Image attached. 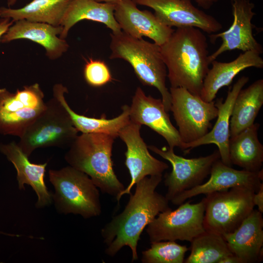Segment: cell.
Segmentation results:
<instances>
[{
    "instance_id": "6da1fadb",
    "label": "cell",
    "mask_w": 263,
    "mask_h": 263,
    "mask_svg": "<svg viewBox=\"0 0 263 263\" xmlns=\"http://www.w3.org/2000/svg\"><path fill=\"white\" fill-rule=\"evenodd\" d=\"M162 180V175H153L137 182L123 210L101 229L108 256L114 257L127 246L132 251V262L138 260L137 247L143 231L160 213L171 208L166 196L156 191Z\"/></svg>"
},
{
    "instance_id": "7a4b0ae2",
    "label": "cell",
    "mask_w": 263,
    "mask_h": 263,
    "mask_svg": "<svg viewBox=\"0 0 263 263\" xmlns=\"http://www.w3.org/2000/svg\"><path fill=\"white\" fill-rule=\"evenodd\" d=\"M160 48L170 87L183 88L200 96L210 64L207 38L202 31L177 28Z\"/></svg>"
},
{
    "instance_id": "3957f363",
    "label": "cell",
    "mask_w": 263,
    "mask_h": 263,
    "mask_svg": "<svg viewBox=\"0 0 263 263\" xmlns=\"http://www.w3.org/2000/svg\"><path fill=\"white\" fill-rule=\"evenodd\" d=\"M115 139L106 134L82 133L69 147L65 159L69 166L89 176L101 192L116 198L125 187L113 169Z\"/></svg>"
},
{
    "instance_id": "277c9868",
    "label": "cell",
    "mask_w": 263,
    "mask_h": 263,
    "mask_svg": "<svg viewBox=\"0 0 263 263\" xmlns=\"http://www.w3.org/2000/svg\"><path fill=\"white\" fill-rule=\"evenodd\" d=\"M110 59H123L132 67L140 81L156 88L162 96L166 111L171 107V95L166 86L167 70L160 46L141 38H133L124 32L111 33Z\"/></svg>"
},
{
    "instance_id": "5b68a950",
    "label": "cell",
    "mask_w": 263,
    "mask_h": 263,
    "mask_svg": "<svg viewBox=\"0 0 263 263\" xmlns=\"http://www.w3.org/2000/svg\"><path fill=\"white\" fill-rule=\"evenodd\" d=\"M49 175L55 189L52 197L58 210L85 219L101 215L98 188L86 174L69 166L59 170L50 169Z\"/></svg>"
},
{
    "instance_id": "8992f818",
    "label": "cell",
    "mask_w": 263,
    "mask_h": 263,
    "mask_svg": "<svg viewBox=\"0 0 263 263\" xmlns=\"http://www.w3.org/2000/svg\"><path fill=\"white\" fill-rule=\"evenodd\" d=\"M69 113L55 96L46 102V108L26 128L18 143L29 157L37 149L69 147L78 135Z\"/></svg>"
},
{
    "instance_id": "52a82bcc",
    "label": "cell",
    "mask_w": 263,
    "mask_h": 263,
    "mask_svg": "<svg viewBox=\"0 0 263 263\" xmlns=\"http://www.w3.org/2000/svg\"><path fill=\"white\" fill-rule=\"evenodd\" d=\"M255 193L251 188L238 187L207 195L206 231L223 235L236 230L254 209Z\"/></svg>"
},
{
    "instance_id": "ba28073f",
    "label": "cell",
    "mask_w": 263,
    "mask_h": 263,
    "mask_svg": "<svg viewBox=\"0 0 263 263\" xmlns=\"http://www.w3.org/2000/svg\"><path fill=\"white\" fill-rule=\"evenodd\" d=\"M44 96L38 83L15 93L0 89V134L19 138L45 109Z\"/></svg>"
},
{
    "instance_id": "9c48e42d",
    "label": "cell",
    "mask_w": 263,
    "mask_h": 263,
    "mask_svg": "<svg viewBox=\"0 0 263 263\" xmlns=\"http://www.w3.org/2000/svg\"><path fill=\"white\" fill-rule=\"evenodd\" d=\"M179 207L160 213L146 229L150 243L192 240L206 231L204 217L205 197L196 204L183 203Z\"/></svg>"
},
{
    "instance_id": "30bf717a",
    "label": "cell",
    "mask_w": 263,
    "mask_h": 263,
    "mask_svg": "<svg viewBox=\"0 0 263 263\" xmlns=\"http://www.w3.org/2000/svg\"><path fill=\"white\" fill-rule=\"evenodd\" d=\"M170 110L185 143L196 141L205 135L211 122L218 115L214 101L207 102L185 88L170 87Z\"/></svg>"
},
{
    "instance_id": "8fae6325",
    "label": "cell",
    "mask_w": 263,
    "mask_h": 263,
    "mask_svg": "<svg viewBox=\"0 0 263 263\" xmlns=\"http://www.w3.org/2000/svg\"><path fill=\"white\" fill-rule=\"evenodd\" d=\"M148 147L171 165L172 170L166 174L164 181L167 188L165 196L169 202L184 191L202 184L210 174L213 163L220 159L218 150L207 156L186 158L176 154L174 149L169 147L159 149L150 145Z\"/></svg>"
},
{
    "instance_id": "7c38bea8",
    "label": "cell",
    "mask_w": 263,
    "mask_h": 263,
    "mask_svg": "<svg viewBox=\"0 0 263 263\" xmlns=\"http://www.w3.org/2000/svg\"><path fill=\"white\" fill-rule=\"evenodd\" d=\"M141 126L130 121L118 134L126 146L125 164L129 170L131 181L116 198L118 203L124 195L131 193L132 188L137 182L146 176L162 175L169 167L150 153L140 134Z\"/></svg>"
},
{
    "instance_id": "4fadbf2b",
    "label": "cell",
    "mask_w": 263,
    "mask_h": 263,
    "mask_svg": "<svg viewBox=\"0 0 263 263\" xmlns=\"http://www.w3.org/2000/svg\"><path fill=\"white\" fill-rule=\"evenodd\" d=\"M152 9L164 24L177 28L195 27L208 34L217 33L222 24L214 17L195 7L191 0H132Z\"/></svg>"
},
{
    "instance_id": "5bb4252c",
    "label": "cell",
    "mask_w": 263,
    "mask_h": 263,
    "mask_svg": "<svg viewBox=\"0 0 263 263\" xmlns=\"http://www.w3.org/2000/svg\"><path fill=\"white\" fill-rule=\"evenodd\" d=\"M233 20L231 26L223 32L209 35L211 41L218 38L222 41L220 47L208 56L210 64L225 52L240 50L243 52L252 51L261 54L262 45L255 38L251 20L255 15L254 4L249 0H230Z\"/></svg>"
},
{
    "instance_id": "9a60e30c",
    "label": "cell",
    "mask_w": 263,
    "mask_h": 263,
    "mask_svg": "<svg viewBox=\"0 0 263 263\" xmlns=\"http://www.w3.org/2000/svg\"><path fill=\"white\" fill-rule=\"evenodd\" d=\"M130 121L149 127L162 136L169 147L182 150V142L178 130L171 122L162 99L146 95L140 87H137L130 106Z\"/></svg>"
},
{
    "instance_id": "2e32d148",
    "label": "cell",
    "mask_w": 263,
    "mask_h": 263,
    "mask_svg": "<svg viewBox=\"0 0 263 263\" xmlns=\"http://www.w3.org/2000/svg\"><path fill=\"white\" fill-rule=\"evenodd\" d=\"M114 16L125 33L136 38L148 37L159 46L167 42L174 31L154 14L139 9L132 0H120L115 3Z\"/></svg>"
},
{
    "instance_id": "e0dca14e",
    "label": "cell",
    "mask_w": 263,
    "mask_h": 263,
    "mask_svg": "<svg viewBox=\"0 0 263 263\" xmlns=\"http://www.w3.org/2000/svg\"><path fill=\"white\" fill-rule=\"evenodd\" d=\"M210 175L207 182L184 191L170 202L179 206L187 199L199 195H207L238 187L248 188L257 192L263 179L262 169L258 172L237 170L226 165L220 159L213 163Z\"/></svg>"
},
{
    "instance_id": "ac0fdd59",
    "label": "cell",
    "mask_w": 263,
    "mask_h": 263,
    "mask_svg": "<svg viewBox=\"0 0 263 263\" xmlns=\"http://www.w3.org/2000/svg\"><path fill=\"white\" fill-rule=\"evenodd\" d=\"M249 77L242 76L229 88L226 99H217L215 105L218 109L217 119L210 131L200 139L183 144L182 150L192 149L200 146L215 144L218 148L220 159L226 165L231 167L229 158L228 143L230 138V119L235 99L240 91L248 82Z\"/></svg>"
},
{
    "instance_id": "d6986e66",
    "label": "cell",
    "mask_w": 263,
    "mask_h": 263,
    "mask_svg": "<svg viewBox=\"0 0 263 263\" xmlns=\"http://www.w3.org/2000/svg\"><path fill=\"white\" fill-rule=\"evenodd\" d=\"M1 38L7 43L14 40L26 39L42 46L46 55L51 60L56 59L69 48L66 41L59 38L63 27L21 19L14 22Z\"/></svg>"
},
{
    "instance_id": "ffe728a7",
    "label": "cell",
    "mask_w": 263,
    "mask_h": 263,
    "mask_svg": "<svg viewBox=\"0 0 263 263\" xmlns=\"http://www.w3.org/2000/svg\"><path fill=\"white\" fill-rule=\"evenodd\" d=\"M263 228L262 213L253 209L236 230L222 235L231 253L243 263H253L263 257Z\"/></svg>"
},
{
    "instance_id": "44dd1931",
    "label": "cell",
    "mask_w": 263,
    "mask_h": 263,
    "mask_svg": "<svg viewBox=\"0 0 263 263\" xmlns=\"http://www.w3.org/2000/svg\"><path fill=\"white\" fill-rule=\"evenodd\" d=\"M0 151L15 167L19 189H25L24 185H30L38 196L37 207H42L51 204L52 195L48 190L44 182L47 163L34 164L15 141L0 144Z\"/></svg>"
},
{
    "instance_id": "7402d4cb",
    "label": "cell",
    "mask_w": 263,
    "mask_h": 263,
    "mask_svg": "<svg viewBox=\"0 0 263 263\" xmlns=\"http://www.w3.org/2000/svg\"><path fill=\"white\" fill-rule=\"evenodd\" d=\"M259 53L248 51L240 54L234 60L221 62H211L203 82L200 96L207 102L213 101L220 89L231 84L234 78L243 70L249 68H263V59Z\"/></svg>"
},
{
    "instance_id": "603a6c76",
    "label": "cell",
    "mask_w": 263,
    "mask_h": 263,
    "mask_svg": "<svg viewBox=\"0 0 263 263\" xmlns=\"http://www.w3.org/2000/svg\"><path fill=\"white\" fill-rule=\"evenodd\" d=\"M53 91V96L60 101L69 113L74 126L83 133L106 134L116 138L120 131L130 122V106L127 105H123L122 113L113 118L106 119L104 116L99 118L90 117L79 114L70 108L65 97L68 91L62 84H55Z\"/></svg>"
},
{
    "instance_id": "cb8c5ba5",
    "label": "cell",
    "mask_w": 263,
    "mask_h": 263,
    "mask_svg": "<svg viewBox=\"0 0 263 263\" xmlns=\"http://www.w3.org/2000/svg\"><path fill=\"white\" fill-rule=\"evenodd\" d=\"M115 3L95 0H72L61 26L63 31L59 38L65 39L70 29L78 22L87 19L102 23L113 33L122 31L114 16Z\"/></svg>"
},
{
    "instance_id": "d4e9b609",
    "label": "cell",
    "mask_w": 263,
    "mask_h": 263,
    "mask_svg": "<svg viewBox=\"0 0 263 263\" xmlns=\"http://www.w3.org/2000/svg\"><path fill=\"white\" fill-rule=\"evenodd\" d=\"M259 127V123H254L230 137L228 150L232 165L251 172H258L262 169L263 145L258 138Z\"/></svg>"
},
{
    "instance_id": "484cf974",
    "label": "cell",
    "mask_w": 263,
    "mask_h": 263,
    "mask_svg": "<svg viewBox=\"0 0 263 263\" xmlns=\"http://www.w3.org/2000/svg\"><path fill=\"white\" fill-rule=\"evenodd\" d=\"M72 0H33L20 8L1 7L0 17L10 19L14 22L25 19L60 26Z\"/></svg>"
},
{
    "instance_id": "4316f807",
    "label": "cell",
    "mask_w": 263,
    "mask_h": 263,
    "mask_svg": "<svg viewBox=\"0 0 263 263\" xmlns=\"http://www.w3.org/2000/svg\"><path fill=\"white\" fill-rule=\"evenodd\" d=\"M263 105V79L256 80L238 94L230 119V137L254 124Z\"/></svg>"
},
{
    "instance_id": "83f0119b",
    "label": "cell",
    "mask_w": 263,
    "mask_h": 263,
    "mask_svg": "<svg viewBox=\"0 0 263 263\" xmlns=\"http://www.w3.org/2000/svg\"><path fill=\"white\" fill-rule=\"evenodd\" d=\"M190 253L185 263H220L232 255L222 235L206 231L191 242Z\"/></svg>"
},
{
    "instance_id": "f1b7e54d",
    "label": "cell",
    "mask_w": 263,
    "mask_h": 263,
    "mask_svg": "<svg viewBox=\"0 0 263 263\" xmlns=\"http://www.w3.org/2000/svg\"><path fill=\"white\" fill-rule=\"evenodd\" d=\"M150 248L142 252V263H183L189 248L175 241L150 243Z\"/></svg>"
},
{
    "instance_id": "f546056e",
    "label": "cell",
    "mask_w": 263,
    "mask_h": 263,
    "mask_svg": "<svg viewBox=\"0 0 263 263\" xmlns=\"http://www.w3.org/2000/svg\"><path fill=\"white\" fill-rule=\"evenodd\" d=\"M84 75L88 84L94 87L103 86L112 80L107 64L100 60L90 59L84 69Z\"/></svg>"
},
{
    "instance_id": "4dcf8cb0",
    "label": "cell",
    "mask_w": 263,
    "mask_h": 263,
    "mask_svg": "<svg viewBox=\"0 0 263 263\" xmlns=\"http://www.w3.org/2000/svg\"><path fill=\"white\" fill-rule=\"evenodd\" d=\"M253 203L255 206L258 207V210L262 213L263 212V183L260 186L259 189L253 196Z\"/></svg>"
},
{
    "instance_id": "1f68e13d",
    "label": "cell",
    "mask_w": 263,
    "mask_h": 263,
    "mask_svg": "<svg viewBox=\"0 0 263 263\" xmlns=\"http://www.w3.org/2000/svg\"><path fill=\"white\" fill-rule=\"evenodd\" d=\"M13 23L14 21L10 19L1 18L0 19V42L2 37Z\"/></svg>"
},
{
    "instance_id": "d6a6232c",
    "label": "cell",
    "mask_w": 263,
    "mask_h": 263,
    "mask_svg": "<svg viewBox=\"0 0 263 263\" xmlns=\"http://www.w3.org/2000/svg\"><path fill=\"white\" fill-rule=\"evenodd\" d=\"M218 0H195L198 6L205 9H209Z\"/></svg>"
},
{
    "instance_id": "836d02e7",
    "label": "cell",
    "mask_w": 263,
    "mask_h": 263,
    "mask_svg": "<svg viewBox=\"0 0 263 263\" xmlns=\"http://www.w3.org/2000/svg\"><path fill=\"white\" fill-rule=\"evenodd\" d=\"M220 263H243V262L239 257L232 254L223 259Z\"/></svg>"
},
{
    "instance_id": "e575fe53",
    "label": "cell",
    "mask_w": 263,
    "mask_h": 263,
    "mask_svg": "<svg viewBox=\"0 0 263 263\" xmlns=\"http://www.w3.org/2000/svg\"><path fill=\"white\" fill-rule=\"evenodd\" d=\"M98 2H110L113 3H115L120 0H95Z\"/></svg>"
},
{
    "instance_id": "d590c367",
    "label": "cell",
    "mask_w": 263,
    "mask_h": 263,
    "mask_svg": "<svg viewBox=\"0 0 263 263\" xmlns=\"http://www.w3.org/2000/svg\"><path fill=\"white\" fill-rule=\"evenodd\" d=\"M19 0H7V4L9 6H10L12 5H14L16 3V2L18 1Z\"/></svg>"
},
{
    "instance_id": "8d00e7d4",
    "label": "cell",
    "mask_w": 263,
    "mask_h": 263,
    "mask_svg": "<svg viewBox=\"0 0 263 263\" xmlns=\"http://www.w3.org/2000/svg\"><path fill=\"white\" fill-rule=\"evenodd\" d=\"M0 234H3V235L10 236L12 237H19V235L6 233L2 232L1 231H0Z\"/></svg>"
}]
</instances>
